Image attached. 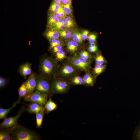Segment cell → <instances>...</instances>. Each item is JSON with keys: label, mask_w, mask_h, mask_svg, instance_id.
<instances>
[{"label": "cell", "mask_w": 140, "mask_h": 140, "mask_svg": "<svg viewBox=\"0 0 140 140\" xmlns=\"http://www.w3.org/2000/svg\"><path fill=\"white\" fill-rule=\"evenodd\" d=\"M60 18L57 16L54 13H51L48 15L47 26L51 27L59 21Z\"/></svg>", "instance_id": "cell-20"}, {"label": "cell", "mask_w": 140, "mask_h": 140, "mask_svg": "<svg viewBox=\"0 0 140 140\" xmlns=\"http://www.w3.org/2000/svg\"><path fill=\"white\" fill-rule=\"evenodd\" d=\"M69 84L67 82L61 80L56 79L52 82L51 90L53 93H63L68 89Z\"/></svg>", "instance_id": "cell-5"}, {"label": "cell", "mask_w": 140, "mask_h": 140, "mask_svg": "<svg viewBox=\"0 0 140 140\" xmlns=\"http://www.w3.org/2000/svg\"><path fill=\"white\" fill-rule=\"evenodd\" d=\"M57 107V104L53 101L51 98L50 97L44 106L45 110V112L46 113L48 114L51 112L56 109Z\"/></svg>", "instance_id": "cell-13"}, {"label": "cell", "mask_w": 140, "mask_h": 140, "mask_svg": "<svg viewBox=\"0 0 140 140\" xmlns=\"http://www.w3.org/2000/svg\"><path fill=\"white\" fill-rule=\"evenodd\" d=\"M62 0H53V2L58 3H60Z\"/></svg>", "instance_id": "cell-41"}, {"label": "cell", "mask_w": 140, "mask_h": 140, "mask_svg": "<svg viewBox=\"0 0 140 140\" xmlns=\"http://www.w3.org/2000/svg\"><path fill=\"white\" fill-rule=\"evenodd\" d=\"M25 110L24 106H22L18 111L17 114L13 117L6 118L0 124V129L9 128L13 129L18 125L19 118Z\"/></svg>", "instance_id": "cell-4"}, {"label": "cell", "mask_w": 140, "mask_h": 140, "mask_svg": "<svg viewBox=\"0 0 140 140\" xmlns=\"http://www.w3.org/2000/svg\"><path fill=\"white\" fill-rule=\"evenodd\" d=\"M63 7L64 10L67 16H72V4L63 5Z\"/></svg>", "instance_id": "cell-29"}, {"label": "cell", "mask_w": 140, "mask_h": 140, "mask_svg": "<svg viewBox=\"0 0 140 140\" xmlns=\"http://www.w3.org/2000/svg\"><path fill=\"white\" fill-rule=\"evenodd\" d=\"M60 36L65 39H68L72 37L73 30L65 29L62 30H58Z\"/></svg>", "instance_id": "cell-16"}, {"label": "cell", "mask_w": 140, "mask_h": 140, "mask_svg": "<svg viewBox=\"0 0 140 140\" xmlns=\"http://www.w3.org/2000/svg\"><path fill=\"white\" fill-rule=\"evenodd\" d=\"M31 66V64L26 62L19 66L18 72L24 79H26L28 75H30L32 73Z\"/></svg>", "instance_id": "cell-8"}, {"label": "cell", "mask_w": 140, "mask_h": 140, "mask_svg": "<svg viewBox=\"0 0 140 140\" xmlns=\"http://www.w3.org/2000/svg\"><path fill=\"white\" fill-rule=\"evenodd\" d=\"M71 60L72 64L74 65L79 68L83 69L85 71H86L87 68L76 56L72 57Z\"/></svg>", "instance_id": "cell-22"}, {"label": "cell", "mask_w": 140, "mask_h": 140, "mask_svg": "<svg viewBox=\"0 0 140 140\" xmlns=\"http://www.w3.org/2000/svg\"><path fill=\"white\" fill-rule=\"evenodd\" d=\"M50 27L54 28L59 30L66 29L64 24V18H60L58 22Z\"/></svg>", "instance_id": "cell-25"}, {"label": "cell", "mask_w": 140, "mask_h": 140, "mask_svg": "<svg viewBox=\"0 0 140 140\" xmlns=\"http://www.w3.org/2000/svg\"><path fill=\"white\" fill-rule=\"evenodd\" d=\"M75 69L72 66L66 65L63 66L60 70V73L63 76H66L74 73Z\"/></svg>", "instance_id": "cell-12"}, {"label": "cell", "mask_w": 140, "mask_h": 140, "mask_svg": "<svg viewBox=\"0 0 140 140\" xmlns=\"http://www.w3.org/2000/svg\"><path fill=\"white\" fill-rule=\"evenodd\" d=\"M106 68L104 65L96 64L93 69V73L96 76L98 75L105 71Z\"/></svg>", "instance_id": "cell-23"}, {"label": "cell", "mask_w": 140, "mask_h": 140, "mask_svg": "<svg viewBox=\"0 0 140 140\" xmlns=\"http://www.w3.org/2000/svg\"><path fill=\"white\" fill-rule=\"evenodd\" d=\"M62 6L60 3L52 1L49 8V11L51 13H54L57 12Z\"/></svg>", "instance_id": "cell-26"}, {"label": "cell", "mask_w": 140, "mask_h": 140, "mask_svg": "<svg viewBox=\"0 0 140 140\" xmlns=\"http://www.w3.org/2000/svg\"><path fill=\"white\" fill-rule=\"evenodd\" d=\"M19 97L17 102L19 103L21 98H24L27 96L28 94V91L24 82H23L18 89Z\"/></svg>", "instance_id": "cell-14"}, {"label": "cell", "mask_w": 140, "mask_h": 140, "mask_svg": "<svg viewBox=\"0 0 140 140\" xmlns=\"http://www.w3.org/2000/svg\"><path fill=\"white\" fill-rule=\"evenodd\" d=\"M89 33V31L86 30H84L82 32L81 37L83 40H86L88 38Z\"/></svg>", "instance_id": "cell-37"}, {"label": "cell", "mask_w": 140, "mask_h": 140, "mask_svg": "<svg viewBox=\"0 0 140 140\" xmlns=\"http://www.w3.org/2000/svg\"><path fill=\"white\" fill-rule=\"evenodd\" d=\"M57 60H61L65 58V53L63 50H61L55 54Z\"/></svg>", "instance_id": "cell-30"}, {"label": "cell", "mask_w": 140, "mask_h": 140, "mask_svg": "<svg viewBox=\"0 0 140 140\" xmlns=\"http://www.w3.org/2000/svg\"><path fill=\"white\" fill-rule=\"evenodd\" d=\"M45 35L48 40L53 38L59 39L60 37L58 30L50 27L47 30Z\"/></svg>", "instance_id": "cell-11"}, {"label": "cell", "mask_w": 140, "mask_h": 140, "mask_svg": "<svg viewBox=\"0 0 140 140\" xmlns=\"http://www.w3.org/2000/svg\"><path fill=\"white\" fill-rule=\"evenodd\" d=\"M36 78L35 74L32 73L30 75L27 80L24 82L27 90L28 95L31 94L35 90L36 85Z\"/></svg>", "instance_id": "cell-7"}, {"label": "cell", "mask_w": 140, "mask_h": 140, "mask_svg": "<svg viewBox=\"0 0 140 140\" xmlns=\"http://www.w3.org/2000/svg\"><path fill=\"white\" fill-rule=\"evenodd\" d=\"M28 112L36 114L40 111L45 110L44 106L37 103L31 102L26 109Z\"/></svg>", "instance_id": "cell-9"}, {"label": "cell", "mask_w": 140, "mask_h": 140, "mask_svg": "<svg viewBox=\"0 0 140 140\" xmlns=\"http://www.w3.org/2000/svg\"><path fill=\"white\" fill-rule=\"evenodd\" d=\"M35 91H37L48 96L52 93L49 82L47 79L40 75L37 76L36 85Z\"/></svg>", "instance_id": "cell-3"}, {"label": "cell", "mask_w": 140, "mask_h": 140, "mask_svg": "<svg viewBox=\"0 0 140 140\" xmlns=\"http://www.w3.org/2000/svg\"><path fill=\"white\" fill-rule=\"evenodd\" d=\"M56 65V60L52 57L40 58L39 69V75L46 79L49 78L54 73Z\"/></svg>", "instance_id": "cell-1"}, {"label": "cell", "mask_w": 140, "mask_h": 140, "mask_svg": "<svg viewBox=\"0 0 140 140\" xmlns=\"http://www.w3.org/2000/svg\"><path fill=\"white\" fill-rule=\"evenodd\" d=\"M97 37V34L95 33H92L89 34L88 38L90 44L95 43L96 41Z\"/></svg>", "instance_id": "cell-36"}, {"label": "cell", "mask_w": 140, "mask_h": 140, "mask_svg": "<svg viewBox=\"0 0 140 140\" xmlns=\"http://www.w3.org/2000/svg\"><path fill=\"white\" fill-rule=\"evenodd\" d=\"M88 50L91 53H96L98 51L97 46L95 43L90 44L88 47Z\"/></svg>", "instance_id": "cell-33"}, {"label": "cell", "mask_w": 140, "mask_h": 140, "mask_svg": "<svg viewBox=\"0 0 140 140\" xmlns=\"http://www.w3.org/2000/svg\"><path fill=\"white\" fill-rule=\"evenodd\" d=\"M60 4L62 6L71 4L72 0H62Z\"/></svg>", "instance_id": "cell-39"}, {"label": "cell", "mask_w": 140, "mask_h": 140, "mask_svg": "<svg viewBox=\"0 0 140 140\" xmlns=\"http://www.w3.org/2000/svg\"><path fill=\"white\" fill-rule=\"evenodd\" d=\"M96 64L102 65L106 63L107 61L100 53H98L94 57Z\"/></svg>", "instance_id": "cell-27"}, {"label": "cell", "mask_w": 140, "mask_h": 140, "mask_svg": "<svg viewBox=\"0 0 140 140\" xmlns=\"http://www.w3.org/2000/svg\"><path fill=\"white\" fill-rule=\"evenodd\" d=\"M135 134L137 138L140 140V125L136 131Z\"/></svg>", "instance_id": "cell-40"}, {"label": "cell", "mask_w": 140, "mask_h": 140, "mask_svg": "<svg viewBox=\"0 0 140 140\" xmlns=\"http://www.w3.org/2000/svg\"><path fill=\"white\" fill-rule=\"evenodd\" d=\"M17 103H19L17 101L13 103L11 107L8 109H4L1 108H0V119L1 120L4 119L6 118L8 114L12 109L16 107Z\"/></svg>", "instance_id": "cell-19"}, {"label": "cell", "mask_w": 140, "mask_h": 140, "mask_svg": "<svg viewBox=\"0 0 140 140\" xmlns=\"http://www.w3.org/2000/svg\"><path fill=\"white\" fill-rule=\"evenodd\" d=\"M72 82L75 85H81L83 84V78L79 76L75 77L73 79Z\"/></svg>", "instance_id": "cell-35"}, {"label": "cell", "mask_w": 140, "mask_h": 140, "mask_svg": "<svg viewBox=\"0 0 140 140\" xmlns=\"http://www.w3.org/2000/svg\"><path fill=\"white\" fill-rule=\"evenodd\" d=\"M50 43L49 50L52 49L55 46L59 45H61L62 42L59 39L53 38L48 40Z\"/></svg>", "instance_id": "cell-28"}, {"label": "cell", "mask_w": 140, "mask_h": 140, "mask_svg": "<svg viewBox=\"0 0 140 140\" xmlns=\"http://www.w3.org/2000/svg\"><path fill=\"white\" fill-rule=\"evenodd\" d=\"M1 130L0 131V140H13V129L5 128Z\"/></svg>", "instance_id": "cell-10"}, {"label": "cell", "mask_w": 140, "mask_h": 140, "mask_svg": "<svg viewBox=\"0 0 140 140\" xmlns=\"http://www.w3.org/2000/svg\"><path fill=\"white\" fill-rule=\"evenodd\" d=\"M75 56L87 68L89 67L90 64V62L89 61L83 58L79 55H76Z\"/></svg>", "instance_id": "cell-34"}, {"label": "cell", "mask_w": 140, "mask_h": 140, "mask_svg": "<svg viewBox=\"0 0 140 140\" xmlns=\"http://www.w3.org/2000/svg\"><path fill=\"white\" fill-rule=\"evenodd\" d=\"M62 46L61 45H59L54 47L52 49L53 52L55 54L62 50Z\"/></svg>", "instance_id": "cell-38"}, {"label": "cell", "mask_w": 140, "mask_h": 140, "mask_svg": "<svg viewBox=\"0 0 140 140\" xmlns=\"http://www.w3.org/2000/svg\"><path fill=\"white\" fill-rule=\"evenodd\" d=\"M64 25L66 29H71L74 27L75 24L72 16H67L64 18Z\"/></svg>", "instance_id": "cell-15"}, {"label": "cell", "mask_w": 140, "mask_h": 140, "mask_svg": "<svg viewBox=\"0 0 140 140\" xmlns=\"http://www.w3.org/2000/svg\"><path fill=\"white\" fill-rule=\"evenodd\" d=\"M72 38L73 40L78 43L81 44L82 43L81 33L78 30H73Z\"/></svg>", "instance_id": "cell-24"}, {"label": "cell", "mask_w": 140, "mask_h": 140, "mask_svg": "<svg viewBox=\"0 0 140 140\" xmlns=\"http://www.w3.org/2000/svg\"><path fill=\"white\" fill-rule=\"evenodd\" d=\"M48 96L35 91L24 98L25 101L38 103L44 106L47 101Z\"/></svg>", "instance_id": "cell-6"}, {"label": "cell", "mask_w": 140, "mask_h": 140, "mask_svg": "<svg viewBox=\"0 0 140 140\" xmlns=\"http://www.w3.org/2000/svg\"><path fill=\"white\" fill-rule=\"evenodd\" d=\"M12 131L13 140H37L40 139L38 133L19 124Z\"/></svg>", "instance_id": "cell-2"}, {"label": "cell", "mask_w": 140, "mask_h": 140, "mask_svg": "<svg viewBox=\"0 0 140 140\" xmlns=\"http://www.w3.org/2000/svg\"><path fill=\"white\" fill-rule=\"evenodd\" d=\"M45 110L40 111L36 114V127L38 128H41Z\"/></svg>", "instance_id": "cell-21"}, {"label": "cell", "mask_w": 140, "mask_h": 140, "mask_svg": "<svg viewBox=\"0 0 140 140\" xmlns=\"http://www.w3.org/2000/svg\"><path fill=\"white\" fill-rule=\"evenodd\" d=\"M83 80V84L87 86H93L95 83V80L94 78L88 73L84 75Z\"/></svg>", "instance_id": "cell-18"}, {"label": "cell", "mask_w": 140, "mask_h": 140, "mask_svg": "<svg viewBox=\"0 0 140 140\" xmlns=\"http://www.w3.org/2000/svg\"><path fill=\"white\" fill-rule=\"evenodd\" d=\"M66 45L68 51L73 53L77 50L78 44V42L73 39L68 41L66 42Z\"/></svg>", "instance_id": "cell-17"}, {"label": "cell", "mask_w": 140, "mask_h": 140, "mask_svg": "<svg viewBox=\"0 0 140 140\" xmlns=\"http://www.w3.org/2000/svg\"><path fill=\"white\" fill-rule=\"evenodd\" d=\"M79 55L82 58L87 60L89 61L92 58L91 56L87 52L85 51L81 52L79 53Z\"/></svg>", "instance_id": "cell-31"}, {"label": "cell", "mask_w": 140, "mask_h": 140, "mask_svg": "<svg viewBox=\"0 0 140 140\" xmlns=\"http://www.w3.org/2000/svg\"><path fill=\"white\" fill-rule=\"evenodd\" d=\"M8 82V79L1 76L0 77V89H2L4 88Z\"/></svg>", "instance_id": "cell-32"}]
</instances>
